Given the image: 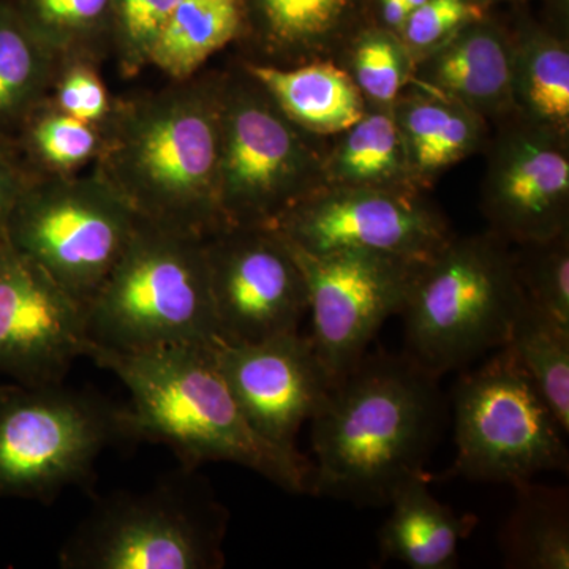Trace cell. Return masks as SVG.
Masks as SVG:
<instances>
[{
    "label": "cell",
    "instance_id": "obj_27",
    "mask_svg": "<svg viewBox=\"0 0 569 569\" xmlns=\"http://www.w3.org/2000/svg\"><path fill=\"white\" fill-rule=\"evenodd\" d=\"M13 144L29 178H63L93 168L102 153L103 132L48 99L26 119Z\"/></svg>",
    "mask_w": 569,
    "mask_h": 569
},
{
    "label": "cell",
    "instance_id": "obj_29",
    "mask_svg": "<svg viewBox=\"0 0 569 569\" xmlns=\"http://www.w3.org/2000/svg\"><path fill=\"white\" fill-rule=\"evenodd\" d=\"M507 346L569 432V329L523 296Z\"/></svg>",
    "mask_w": 569,
    "mask_h": 569
},
{
    "label": "cell",
    "instance_id": "obj_18",
    "mask_svg": "<svg viewBox=\"0 0 569 569\" xmlns=\"http://www.w3.org/2000/svg\"><path fill=\"white\" fill-rule=\"evenodd\" d=\"M247 31L239 58L293 67L335 59L367 22L369 0H244Z\"/></svg>",
    "mask_w": 569,
    "mask_h": 569
},
{
    "label": "cell",
    "instance_id": "obj_34",
    "mask_svg": "<svg viewBox=\"0 0 569 569\" xmlns=\"http://www.w3.org/2000/svg\"><path fill=\"white\" fill-rule=\"evenodd\" d=\"M488 13L470 0H427L411 10L399 39L415 62H419L447 43L468 22Z\"/></svg>",
    "mask_w": 569,
    "mask_h": 569
},
{
    "label": "cell",
    "instance_id": "obj_38",
    "mask_svg": "<svg viewBox=\"0 0 569 569\" xmlns=\"http://www.w3.org/2000/svg\"><path fill=\"white\" fill-rule=\"evenodd\" d=\"M403 2H406L411 10H415L417 9V7L422 6V3H426L427 0H403Z\"/></svg>",
    "mask_w": 569,
    "mask_h": 569
},
{
    "label": "cell",
    "instance_id": "obj_26",
    "mask_svg": "<svg viewBox=\"0 0 569 569\" xmlns=\"http://www.w3.org/2000/svg\"><path fill=\"white\" fill-rule=\"evenodd\" d=\"M516 503L500 531V549L508 568H569V501L561 488L515 486Z\"/></svg>",
    "mask_w": 569,
    "mask_h": 569
},
{
    "label": "cell",
    "instance_id": "obj_37",
    "mask_svg": "<svg viewBox=\"0 0 569 569\" xmlns=\"http://www.w3.org/2000/svg\"><path fill=\"white\" fill-rule=\"evenodd\" d=\"M475 6L481 7L482 10L490 11L492 7L500 6V3H522L523 0H470Z\"/></svg>",
    "mask_w": 569,
    "mask_h": 569
},
{
    "label": "cell",
    "instance_id": "obj_10",
    "mask_svg": "<svg viewBox=\"0 0 569 569\" xmlns=\"http://www.w3.org/2000/svg\"><path fill=\"white\" fill-rule=\"evenodd\" d=\"M121 408L62 383L0 387V497L51 503L123 437Z\"/></svg>",
    "mask_w": 569,
    "mask_h": 569
},
{
    "label": "cell",
    "instance_id": "obj_32",
    "mask_svg": "<svg viewBox=\"0 0 569 569\" xmlns=\"http://www.w3.org/2000/svg\"><path fill=\"white\" fill-rule=\"evenodd\" d=\"M178 0H112L111 58L123 78L151 67L153 48Z\"/></svg>",
    "mask_w": 569,
    "mask_h": 569
},
{
    "label": "cell",
    "instance_id": "obj_16",
    "mask_svg": "<svg viewBox=\"0 0 569 569\" xmlns=\"http://www.w3.org/2000/svg\"><path fill=\"white\" fill-rule=\"evenodd\" d=\"M217 366L247 422L261 438L296 452V437L328 396L332 380L309 336L213 346Z\"/></svg>",
    "mask_w": 569,
    "mask_h": 569
},
{
    "label": "cell",
    "instance_id": "obj_28",
    "mask_svg": "<svg viewBox=\"0 0 569 569\" xmlns=\"http://www.w3.org/2000/svg\"><path fill=\"white\" fill-rule=\"evenodd\" d=\"M41 43L59 59L102 66L111 58L112 0H11Z\"/></svg>",
    "mask_w": 569,
    "mask_h": 569
},
{
    "label": "cell",
    "instance_id": "obj_1",
    "mask_svg": "<svg viewBox=\"0 0 569 569\" xmlns=\"http://www.w3.org/2000/svg\"><path fill=\"white\" fill-rule=\"evenodd\" d=\"M222 70L116 99L92 170L148 222L198 236L224 227L219 204Z\"/></svg>",
    "mask_w": 569,
    "mask_h": 569
},
{
    "label": "cell",
    "instance_id": "obj_30",
    "mask_svg": "<svg viewBox=\"0 0 569 569\" xmlns=\"http://www.w3.org/2000/svg\"><path fill=\"white\" fill-rule=\"evenodd\" d=\"M336 62L350 74L367 104L391 108L415 80L417 62L396 33L366 22L340 50Z\"/></svg>",
    "mask_w": 569,
    "mask_h": 569
},
{
    "label": "cell",
    "instance_id": "obj_11",
    "mask_svg": "<svg viewBox=\"0 0 569 569\" xmlns=\"http://www.w3.org/2000/svg\"><path fill=\"white\" fill-rule=\"evenodd\" d=\"M290 247L306 277L309 339L335 383L361 361L381 326L400 316L425 260L367 250L316 254Z\"/></svg>",
    "mask_w": 569,
    "mask_h": 569
},
{
    "label": "cell",
    "instance_id": "obj_5",
    "mask_svg": "<svg viewBox=\"0 0 569 569\" xmlns=\"http://www.w3.org/2000/svg\"><path fill=\"white\" fill-rule=\"evenodd\" d=\"M522 298L507 239L455 234L421 261L408 291L406 355L438 378L463 369L507 346Z\"/></svg>",
    "mask_w": 569,
    "mask_h": 569
},
{
    "label": "cell",
    "instance_id": "obj_17",
    "mask_svg": "<svg viewBox=\"0 0 569 569\" xmlns=\"http://www.w3.org/2000/svg\"><path fill=\"white\" fill-rule=\"evenodd\" d=\"M512 32L490 14L468 22L417 62L415 84L470 108L489 123L515 114Z\"/></svg>",
    "mask_w": 569,
    "mask_h": 569
},
{
    "label": "cell",
    "instance_id": "obj_19",
    "mask_svg": "<svg viewBox=\"0 0 569 569\" xmlns=\"http://www.w3.org/2000/svg\"><path fill=\"white\" fill-rule=\"evenodd\" d=\"M411 179L419 190L468 157L485 152L490 123L448 97L411 82L392 104Z\"/></svg>",
    "mask_w": 569,
    "mask_h": 569
},
{
    "label": "cell",
    "instance_id": "obj_13",
    "mask_svg": "<svg viewBox=\"0 0 569 569\" xmlns=\"http://www.w3.org/2000/svg\"><path fill=\"white\" fill-rule=\"evenodd\" d=\"M307 253L367 250L426 260L455 236L447 217L419 190L323 186L274 223Z\"/></svg>",
    "mask_w": 569,
    "mask_h": 569
},
{
    "label": "cell",
    "instance_id": "obj_2",
    "mask_svg": "<svg viewBox=\"0 0 569 569\" xmlns=\"http://www.w3.org/2000/svg\"><path fill=\"white\" fill-rule=\"evenodd\" d=\"M443 421L438 377L406 353H367L336 380L312 422V496L385 507L426 475Z\"/></svg>",
    "mask_w": 569,
    "mask_h": 569
},
{
    "label": "cell",
    "instance_id": "obj_8",
    "mask_svg": "<svg viewBox=\"0 0 569 569\" xmlns=\"http://www.w3.org/2000/svg\"><path fill=\"white\" fill-rule=\"evenodd\" d=\"M452 406L451 473L515 488L542 471L567 470L568 433L508 346L460 376Z\"/></svg>",
    "mask_w": 569,
    "mask_h": 569
},
{
    "label": "cell",
    "instance_id": "obj_7",
    "mask_svg": "<svg viewBox=\"0 0 569 569\" xmlns=\"http://www.w3.org/2000/svg\"><path fill=\"white\" fill-rule=\"evenodd\" d=\"M329 140L295 126L236 58L222 70L219 204L224 224H272L326 186Z\"/></svg>",
    "mask_w": 569,
    "mask_h": 569
},
{
    "label": "cell",
    "instance_id": "obj_21",
    "mask_svg": "<svg viewBox=\"0 0 569 569\" xmlns=\"http://www.w3.org/2000/svg\"><path fill=\"white\" fill-rule=\"evenodd\" d=\"M388 507L378 531L381 559L413 569L455 568L460 542L477 529L475 516H460L430 493L426 475L403 482Z\"/></svg>",
    "mask_w": 569,
    "mask_h": 569
},
{
    "label": "cell",
    "instance_id": "obj_25",
    "mask_svg": "<svg viewBox=\"0 0 569 569\" xmlns=\"http://www.w3.org/2000/svg\"><path fill=\"white\" fill-rule=\"evenodd\" d=\"M59 62L11 0H0V138L13 141L26 119L50 99Z\"/></svg>",
    "mask_w": 569,
    "mask_h": 569
},
{
    "label": "cell",
    "instance_id": "obj_4",
    "mask_svg": "<svg viewBox=\"0 0 569 569\" xmlns=\"http://www.w3.org/2000/svg\"><path fill=\"white\" fill-rule=\"evenodd\" d=\"M86 332L89 348L119 353L220 342L203 236L140 217L86 306Z\"/></svg>",
    "mask_w": 569,
    "mask_h": 569
},
{
    "label": "cell",
    "instance_id": "obj_12",
    "mask_svg": "<svg viewBox=\"0 0 569 569\" xmlns=\"http://www.w3.org/2000/svg\"><path fill=\"white\" fill-rule=\"evenodd\" d=\"M220 342L290 335L309 312L305 272L269 224H224L204 238Z\"/></svg>",
    "mask_w": 569,
    "mask_h": 569
},
{
    "label": "cell",
    "instance_id": "obj_36",
    "mask_svg": "<svg viewBox=\"0 0 569 569\" xmlns=\"http://www.w3.org/2000/svg\"><path fill=\"white\" fill-rule=\"evenodd\" d=\"M545 3L549 17L546 24L560 36L568 37L569 0H545Z\"/></svg>",
    "mask_w": 569,
    "mask_h": 569
},
{
    "label": "cell",
    "instance_id": "obj_6",
    "mask_svg": "<svg viewBox=\"0 0 569 569\" xmlns=\"http://www.w3.org/2000/svg\"><path fill=\"white\" fill-rule=\"evenodd\" d=\"M194 468L146 492L103 498L63 542V569H217L228 511Z\"/></svg>",
    "mask_w": 569,
    "mask_h": 569
},
{
    "label": "cell",
    "instance_id": "obj_35",
    "mask_svg": "<svg viewBox=\"0 0 569 569\" xmlns=\"http://www.w3.org/2000/svg\"><path fill=\"white\" fill-rule=\"evenodd\" d=\"M29 179L13 141L0 138V238L6 234L11 208Z\"/></svg>",
    "mask_w": 569,
    "mask_h": 569
},
{
    "label": "cell",
    "instance_id": "obj_20",
    "mask_svg": "<svg viewBox=\"0 0 569 569\" xmlns=\"http://www.w3.org/2000/svg\"><path fill=\"white\" fill-rule=\"evenodd\" d=\"M241 61L283 114L313 137L329 140L358 122L367 110L365 97L335 59H317L293 67L268 66L242 58Z\"/></svg>",
    "mask_w": 569,
    "mask_h": 569
},
{
    "label": "cell",
    "instance_id": "obj_9",
    "mask_svg": "<svg viewBox=\"0 0 569 569\" xmlns=\"http://www.w3.org/2000/svg\"><path fill=\"white\" fill-rule=\"evenodd\" d=\"M138 222L132 206L92 170L29 179L7 219L6 238L86 309Z\"/></svg>",
    "mask_w": 569,
    "mask_h": 569
},
{
    "label": "cell",
    "instance_id": "obj_33",
    "mask_svg": "<svg viewBox=\"0 0 569 569\" xmlns=\"http://www.w3.org/2000/svg\"><path fill=\"white\" fill-rule=\"evenodd\" d=\"M50 102L71 118L103 129L110 121L116 99L108 91L99 63L67 59L59 62Z\"/></svg>",
    "mask_w": 569,
    "mask_h": 569
},
{
    "label": "cell",
    "instance_id": "obj_23",
    "mask_svg": "<svg viewBox=\"0 0 569 569\" xmlns=\"http://www.w3.org/2000/svg\"><path fill=\"white\" fill-rule=\"evenodd\" d=\"M325 181L326 186L419 190L411 179L392 107L367 104L358 122L329 138Z\"/></svg>",
    "mask_w": 569,
    "mask_h": 569
},
{
    "label": "cell",
    "instance_id": "obj_15",
    "mask_svg": "<svg viewBox=\"0 0 569 569\" xmlns=\"http://www.w3.org/2000/svg\"><path fill=\"white\" fill-rule=\"evenodd\" d=\"M86 309L0 238V373L22 385L62 383L88 355Z\"/></svg>",
    "mask_w": 569,
    "mask_h": 569
},
{
    "label": "cell",
    "instance_id": "obj_31",
    "mask_svg": "<svg viewBox=\"0 0 569 569\" xmlns=\"http://www.w3.org/2000/svg\"><path fill=\"white\" fill-rule=\"evenodd\" d=\"M512 246L516 276L523 296L569 329V231Z\"/></svg>",
    "mask_w": 569,
    "mask_h": 569
},
{
    "label": "cell",
    "instance_id": "obj_14",
    "mask_svg": "<svg viewBox=\"0 0 569 569\" xmlns=\"http://www.w3.org/2000/svg\"><path fill=\"white\" fill-rule=\"evenodd\" d=\"M493 126L482 181L489 230L509 244L569 231V140L516 112Z\"/></svg>",
    "mask_w": 569,
    "mask_h": 569
},
{
    "label": "cell",
    "instance_id": "obj_24",
    "mask_svg": "<svg viewBox=\"0 0 569 569\" xmlns=\"http://www.w3.org/2000/svg\"><path fill=\"white\" fill-rule=\"evenodd\" d=\"M247 31L244 0H178L156 48L151 67L170 80L206 69L217 52L241 43Z\"/></svg>",
    "mask_w": 569,
    "mask_h": 569
},
{
    "label": "cell",
    "instance_id": "obj_3",
    "mask_svg": "<svg viewBox=\"0 0 569 569\" xmlns=\"http://www.w3.org/2000/svg\"><path fill=\"white\" fill-rule=\"evenodd\" d=\"M86 356L111 370L129 391L130 406L121 408L123 437L168 445L187 468L238 463L287 492L312 496V462L254 432L224 383L213 347L138 353L89 348Z\"/></svg>",
    "mask_w": 569,
    "mask_h": 569
},
{
    "label": "cell",
    "instance_id": "obj_22",
    "mask_svg": "<svg viewBox=\"0 0 569 569\" xmlns=\"http://www.w3.org/2000/svg\"><path fill=\"white\" fill-rule=\"evenodd\" d=\"M515 44V112L569 140V39L520 14Z\"/></svg>",
    "mask_w": 569,
    "mask_h": 569
}]
</instances>
